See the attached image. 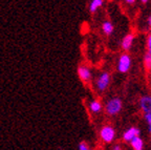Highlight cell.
<instances>
[{
  "mask_svg": "<svg viewBox=\"0 0 151 150\" xmlns=\"http://www.w3.org/2000/svg\"><path fill=\"white\" fill-rule=\"evenodd\" d=\"M122 108H123L122 100L119 97L110 98L105 103V105H104V110H105L106 115H110V117L119 115L121 112V110H122Z\"/></svg>",
  "mask_w": 151,
  "mask_h": 150,
  "instance_id": "cell-1",
  "label": "cell"
},
{
  "mask_svg": "<svg viewBox=\"0 0 151 150\" xmlns=\"http://www.w3.org/2000/svg\"><path fill=\"white\" fill-rule=\"evenodd\" d=\"M111 82V75L108 71H102L99 76H98L97 80H96V88H97L98 92H106L107 88L109 87Z\"/></svg>",
  "mask_w": 151,
  "mask_h": 150,
  "instance_id": "cell-2",
  "label": "cell"
},
{
  "mask_svg": "<svg viewBox=\"0 0 151 150\" xmlns=\"http://www.w3.org/2000/svg\"><path fill=\"white\" fill-rule=\"evenodd\" d=\"M131 67V57L127 52L123 53L119 57L118 63H116V71L121 74H126L129 71Z\"/></svg>",
  "mask_w": 151,
  "mask_h": 150,
  "instance_id": "cell-3",
  "label": "cell"
},
{
  "mask_svg": "<svg viewBox=\"0 0 151 150\" xmlns=\"http://www.w3.org/2000/svg\"><path fill=\"white\" fill-rule=\"evenodd\" d=\"M100 138L104 143H111L116 138V130L111 125H104L100 129Z\"/></svg>",
  "mask_w": 151,
  "mask_h": 150,
  "instance_id": "cell-4",
  "label": "cell"
},
{
  "mask_svg": "<svg viewBox=\"0 0 151 150\" xmlns=\"http://www.w3.org/2000/svg\"><path fill=\"white\" fill-rule=\"evenodd\" d=\"M77 74H78L79 79L84 83L90 82L92 79L91 69H90L87 65H85V64H81V65L79 66L78 69H77Z\"/></svg>",
  "mask_w": 151,
  "mask_h": 150,
  "instance_id": "cell-5",
  "label": "cell"
},
{
  "mask_svg": "<svg viewBox=\"0 0 151 150\" xmlns=\"http://www.w3.org/2000/svg\"><path fill=\"white\" fill-rule=\"evenodd\" d=\"M139 108L144 115L151 113V94H145L139 98Z\"/></svg>",
  "mask_w": 151,
  "mask_h": 150,
  "instance_id": "cell-6",
  "label": "cell"
},
{
  "mask_svg": "<svg viewBox=\"0 0 151 150\" xmlns=\"http://www.w3.org/2000/svg\"><path fill=\"white\" fill-rule=\"evenodd\" d=\"M139 136V129L137 128V127H134V126L129 127V128H128L127 130H125V132L123 133V141L130 143L133 138Z\"/></svg>",
  "mask_w": 151,
  "mask_h": 150,
  "instance_id": "cell-7",
  "label": "cell"
},
{
  "mask_svg": "<svg viewBox=\"0 0 151 150\" xmlns=\"http://www.w3.org/2000/svg\"><path fill=\"white\" fill-rule=\"evenodd\" d=\"M133 41H134V35L132 33H129L127 35H125L123 37L122 42H121V47L124 52H127L131 48L132 44H133Z\"/></svg>",
  "mask_w": 151,
  "mask_h": 150,
  "instance_id": "cell-8",
  "label": "cell"
},
{
  "mask_svg": "<svg viewBox=\"0 0 151 150\" xmlns=\"http://www.w3.org/2000/svg\"><path fill=\"white\" fill-rule=\"evenodd\" d=\"M88 109H89V111L91 113L98 115V113H100L104 109V106L101 101L94 99V100H91V101L89 102V104H88Z\"/></svg>",
  "mask_w": 151,
  "mask_h": 150,
  "instance_id": "cell-9",
  "label": "cell"
},
{
  "mask_svg": "<svg viewBox=\"0 0 151 150\" xmlns=\"http://www.w3.org/2000/svg\"><path fill=\"white\" fill-rule=\"evenodd\" d=\"M130 145H131L132 150H144V141L139 138V136L133 138L130 142Z\"/></svg>",
  "mask_w": 151,
  "mask_h": 150,
  "instance_id": "cell-10",
  "label": "cell"
},
{
  "mask_svg": "<svg viewBox=\"0 0 151 150\" xmlns=\"http://www.w3.org/2000/svg\"><path fill=\"white\" fill-rule=\"evenodd\" d=\"M104 4V0H91L89 3V12L91 14H94L97 12L100 7H102V5Z\"/></svg>",
  "mask_w": 151,
  "mask_h": 150,
  "instance_id": "cell-11",
  "label": "cell"
},
{
  "mask_svg": "<svg viewBox=\"0 0 151 150\" xmlns=\"http://www.w3.org/2000/svg\"><path fill=\"white\" fill-rule=\"evenodd\" d=\"M102 31H103L104 35L110 36L113 33V24L109 20L104 21L103 24H102Z\"/></svg>",
  "mask_w": 151,
  "mask_h": 150,
  "instance_id": "cell-12",
  "label": "cell"
},
{
  "mask_svg": "<svg viewBox=\"0 0 151 150\" xmlns=\"http://www.w3.org/2000/svg\"><path fill=\"white\" fill-rule=\"evenodd\" d=\"M144 66L147 71H149L151 69V54L148 52L144 56Z\"/></svg>",
  "mask_w": 151,
  "mask_h": 150,
  "instance_id": "cell-13",
  "label": "cell"
},
{
  "mask_svg": "<svg viewBox=\"0 0 151 150\" xmlns=\"http://www.w3.org/2000/svg\"><path fill=\"white\" fill-rule=\"evenodd\" d=\"M144 119L147 123V127H148V132L151 134V113H146L144 115Z\"/></svg>",
  "mask_w": 151,
  "mask_h": 150,
  "instance_id": "cell-14",
  "label": "cell"
},
{
  "mask_svg": "<svg viewBox=\"0 0 151 150\" xmlns=\"http://www.w3.org/2000/svg\"><path fill=\"white\" fill-rule=\"evenodd\" d=\"M146 45H147V52L151 54V32L148 34V36H147Z\"/></svg>",
  "mask_w": 151,
  "mask_h": 150,
  "instance_id": "cell-15",
  "label": "cell"
},
{
  "mask_svg": "<svg viewBox=\"0 0 151 150\" xmlns=\"http://www.w3.org/2000/svg\"><path fill=\"white\" fill-rule=\"evenodd\" d=\"M79 150H92V149L87 145L86 142H81L79 144Z\"/></svg>",
  "mask_w": 151,
  "mask_h": 150,
  "instance_id": "cell-16",
  "label": "cell"
},
{
  "mask_svg": "<svg viewBox=\"0 0 151 150\" xmlns=\"http://www.w3.org/2000/svg\"><path fill=\"white\" fill-rule=\"evenodd\" d=\"M112 150H123V148H122V146H121L120 144H116V145L113 147Z\"/></svg>",
  "mask_w": 151,
  "mask_h": 150,
  "instance_id": "cell-17",
  "label": "cell"
},
{
  "mask_svg": "<svg viewBox=\"0 0 151 150\" xmlns=\"http://www.w3.org/2000/svg\"><path fill=\"white\" fill-rule=\"evenodd\" d=\"M147 25L151 27V15H149V17L147 18Z\"/></svg>",
  "mask_w": 151,
  "mask_h": 150,
  "instance_id": "cell-18",
  "label": "cell"
},
{
  "mask_svg": "<svg viewBox=\"0 0 151 150\" xmlns=\"http://www.w3.org/2000/svg\"><path fill=\"white\" fill-rule=\"evenodd\" d=\"M126 3H128V4H133V3H135V0H124Z\"/></svg>",
  "mask_w": 151,
  "mask_h": 150,
  "instance_id": "cell-19",
  "label": "cell"
},
{
  "mask_svg": "<svg viewBox=\"0 0 151 150\" xmlns=\"http://www.w3.org/2000/svg\"><path fill=\"white\" fill-rule=\"evenodd\" d=\"M148 1H149V0H141V2H142V3H147Z\"/></svg>",
  "mask_w": 151,
  "mask_h": 150,
  "instance_id": "cell-20",
  "label": "cell"
},
{
  "mask_svg": "<svg viewBox=\"0 0 151 150\" xmlns=\"http://www.w3.org/2000/svg\"><path fill=\"white\" fill-rule=\"evenodd\" d=\"M148 73H149V78H150V80H151V69L148 71Z\"/></svg>",
  "mask_w": 151,
  "mask_h": 150,
  "instance_id": "cell-21",
  "label": "cell"
},
{
  "mask_svg": "<svg viewBox=\"0 0 151 150\" xmlns=\"http://www.w3.org/2000/svg\"><path fill=\"white\" fill-rule=\"evenodd\" d=\"M110 1H111V0H110Z\"/></svg>",
  "mask_w": 151,
  "mask_h": 150,
  "instance_id": "cell-22",
  "label": "cell"
}]
</instances>
